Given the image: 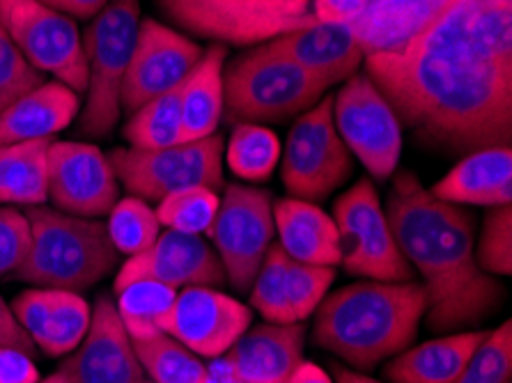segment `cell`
Here are the masks:
<instances>
[{"label":"cell","instance_id":"obj_1","mask_svg":"<svg viewBox=\"0 0 512 383\" xmlns=\"http://www.w3.org/2000/svg\"><path fill=\"white\" fill-rule=\"evenodd\" d=\"M363 72L400 127L439 152L512 143V5L451 0L402 51L375 53Z\"/></svg>","mask_w":512,"mask_h":383},{"label":"cell","instance_id":"obj_2","mask_svg":"<svg viewBox=\"0 0 512 383\" xmlns=\"http://www.w3.org/2000/svg\"><path fill=\"white\" fill-rule=\"evenodd\" d=\"M384 211L400 253L423 278L432 333L469 331L503 306V285L476 264L467 209L434 198L414 170H402L391 177Z\"/></svg>","mask_w":512,"mask_h":383},{"label":"cell","instance_id":"obj_3","mask_svg":"<svg viewBox=\"0 0 512 383\" xmlns=\"http://www.w3.org/2000/svg\"><path fill=\"white\" fill-rule=\"evenodd\" d=\"M428 312V296L416 280L345 285L315 310L313 342L359 370H372L414 345Z\"/></svg>","mask_w":512,"mask_h":383},{"label":"cell","instance_id":"obj_4","mask_svg":"<svg viewBox=\"0 0 512 383\" xmlns=\"http://www.w3.org/2000/svg\"><path fill=\"white\" fill-rule=\"evenodd\" d=\"M23 214L30 225V248L14 273L21 283L83 292L120 264V253L99 218L69 216L44 205L26 207Z\"/></svg>","mask_w":512,"mask_h":383},{"label":"cell","instance_id":"obj_5","mask_svg":"<svg viewBox=\"0 0 512 383\" xmlns=\"http://www.w3.org/2000/svg\"><path fill=\"white\" fill-rule=\"evenodd\" d=\"M327 90V83L310 76L271 42L251 46L223 69V111L235 124H276L299 117Z\"/></svg>","mask_w":512,"mask_h":383},{"label":"cell","instance_id":"obj_6","mask_svg":"<svg viewBox=\"0 0 512 383\" xmlns=\"http://www.w3.org/2000/svg\"><path fill=\"white\" fill-rule=\"evenodd\" d=\"M141 0H108L83 35L88 60V90L81 106L79 129L88 138L111 134L122 115L120 92L134 53Z\"/></svg>","mask_w":512,"mask_h":383},{"label":"cell","instance_id":"obj_7","mask_svg":"<svg viewBox=\"0 0 512 383\" xmlns=\"http://www.w3.org/2000/svg\"><path fill=\"white\" fill-rule=\"evenodd\" d=\"M186 37L223 46H255L317 23L308 0H157Z\"/></svg>","mask_w":512,"mask_h":383},{"label":"cell","instance_id":"obj_8","mask_svg":"<svg viewBox=\"0 0 512 383\" xmlns=\"http://www.w3.org/2000/svg\"><path fill=\"white\" fill-rule=\"evenodd\" d=\"M124 191L145 202H159L164 195L205 186L223 191V138L219 134L186 140L164 150L118 147L108 154Z\"/></svg>","mask_w":512,"mask_h":383},{"label":"cell","instance_id":"obj_9","mask_svg":"<svg viewBox=\"0 0 512 383\" xmlns=\"http://www.w3.org/2000/svg\"><path fill=\"white\" fill-rule=\"evenodd\" d=\"M340 239V267L349 276L384 283L414 280V269L395 244L393 230L370 177H361L333 205Z\"/></svg>","mask_w":512,"mask_h":383},{"label":"cell","instance_id":"obj_10","mask_svg":"<svg viewBox=\"0 0 512 383\" xmlns=\"http://www.w3.org/2000/svg\"><path fill=\"white\" fill-rule=\"evenodd\" d=\"M354 156L333 122V97H322L297 117L281 152V179L290 198L322 202L349 182Z\"/></svg>","mask_w":512,"mask_h":383},{"label":"cell","instance_id":"obj_11","mask_svg":"<svg viewBox=\"0 0 512 383\" xmlns=\"http://www.w3.org/2000/svg\"><path fill=\"white\" fill-rule=\"evenodd\" d=\"M0 26L37 72L53 76L76 95H85L88 60L74 19L40 0H0Z\"/></svg>","mask_w":512,"mask_h":383},{"label":"cell","instance_id":"obj_12","mask_svg":"<svg viewBox=\"0 0 512 383\" xmlns=\"http://www.w3.org/2000/svg\"><path fill=\"white\" fill-rule=\"evenodd\" d=\"M274 200L258 186L226 184L207 237L237 292H248L274 241Z\"/></svg>","mask_w":512,"mask_h":383},{"label":"cell","instance_id":"obj_13","mask_svg":"<svg viewBox=\"0 0 512 383\" xmlns=\"http://www.w3.org/2000/svg\"><path fill=\"white\" fill-rule=\"evenodd\" d=\"M333 122L347 150L372 182H389L402 154V127L389 101L366 72L347 78L333 97Z\"/></svg>","mask_w":512,"mask_h":383},{"label":"cell","instance_id":"obj_14","mask_svg":"<svg viewBox=\"0 0 512 383\" xmlns=\"http://www.w3.org/2000/svg\"><path fill=\"white\" fill-rule=\"evenodd\" d=\"M203 53V46L177 28L150 17L143 19L122 81V113L131 115L147 101L180 88Z\"/></svg>","mask_w":512,"mask_h":383},{"label":"cell","instance_id":"obj_15","mask_svg":"<svg viewBox=\"0 0 512 383\" xmlns=\"http://www.w3.org/2000/svg\"><path fill=\"white\" fill-rule=\"evenodd\" d=\"M108 154L92 143L53 140L49 147V202L69 216L102 218L120 200Z\"/></svg>","mask_w":512,"mask_h":383},{"label":"cell","instance_id":"obj_16","mask_svg":"<svg viewBox=\"0 0 512 383\" xmlns=\"http://www.w3.org/2000/svg\"><path fill=\"white\" fill-rule=\"evenodd\" d=\"M253 310L216 287L177 292L166 333L200 358H221L251 328Z\"/></svg>","mask_w":512,"mask_h":383},{"label":"cell","instance_id":"obj_17","mask_svg":"<svg viewBox=\"0 0 512 383\" xmlns=\"http://www.w3.org/2000/svg\"><path fill=\"white\" fill-rule=\"evenodd\" d=\"M134 280H154L180 292L184 287H219L226 271L216 250L198 234L161 230L154 244L141 255L127 257L115 278V292Z\"/></svg>","mask_w":512,"mask_h":383},{"label":"cell","instance_id":"obj_18","mask_svg":"<svg viewBox=\"0 0 512 383\" xmlns=\"http://www.w3.org/2000/svg\"><path fill=\"white\" fill-rule=\"evenodd\" d=\"M69 383H143L145 372L134 342L118 315L113 299L102 294L90 317V328L60 370Z\"/></svg>","mask_w":512,"mask_h":383},{"label":"cell","instance_id":"obj_19","mask_svg":"<svg viewBox=\"0 0 512 383\" xmlns=\"http://www.w3.org/2000/svg\"><path fill=\"white\" fill-rule=\"evenodd\" d=\"M306 349V324H260L216 358L226 383H285Z\"/></svg>","mask_w":512,"mask_h":383},{"label":"cell","instance_id":"obj_20","mask_svg":"<svg viewBox=\"0 0 512 383\" xmlns=\"http://www.w3.org/2000/svg\"><path fill=\"white\" fill-rule=\"evenodd\" d=\"M271 46L329 88L352 78L366 60L347 23L317 21L308 28L271 39Z\"/></svg>","mask_w":512,"mask_h":383},{"label":"cell","instance_id":"obj_21","mask_svg":"<svg viewBox=\"0 0 512 383\" xmlns=\"http://www.w3.org/2000/svg\"><path fill=\"white\" fill-rule=\"evenodd\" d=\"M434 198L460 207H503L512 202V147H485L464 154L432 186Z\"/></svg>","mask_w":512,"mask_h":383},{"label":"cell","instance_id":"obj_22","mask_svg":"<svg viewBox=\"0 0 512 383\" xmlns=\"http://www.w3.org/2000/svg\"><path fill=\"white\" fill-rule=\"evenodd\" d=\"M448 5L451 0H368L347 26L366 58L395 53L421 35Z\"/></svg>","mask_w":512,"mask_h":383},{"label":"cell","instance_id":"obj_23","mask_svg":"<svg viewBox=\"0 0 512 383\" xmlns=\"http://www.w3.org/2000/svg\"><path fill=\"white\" fill-rule=\"evenodd\" d=\"M81 95L58 81H44L0 111V145L44 140L65 131L81 113Z\"/></svg>","mask_w":512,"mask_h":383},{"label":"cell","instance_id":"obj_24","mask_svg":"<svg viewBox=\"0 0 512 383\" xmlns=\"http://www.w3.org/2000/svg\"><path fill=\"white\" fill-rule=\"evenodd\" d=\"M490 331H455L407 347L384 365L391 383H455Z\"/></svg>","mask_w":512,"mask_h":383},{"label":"cell","instance_id":"obj_25","mask_svg":"<svg viewBox=\"0 0 512 383\" xmlns=\"http://www.w3.org/2000/svg\"><path fill=\"white\" fill-rule=\"evenodd\" d=\"M278 241L287 257L317 267H340V239L333 216L315 202L283 198L274 205Z\"/></svg>","mask_w":512,"mask_h":383},{"label":"cell","instance_id":"obj_26","mask_svg":"<svg viewBox=\"0 0 512 383\" xmlns=\"http://www.w3.org/2000/svg\"><path fill=\"white\" fill-rule=\"evenodd\" d=\"M228 46L214 44L182 83V143L214 136L223 117V69Z\"/></svg>","mask_w":512,"mask_h":383},{"label":"cell","instance_id":"obj_27","mask_svg":"<svg viewBox=\"0 0 512 383\" xmlns=\"http://www.w3.org/2000/svg\"><path fill=\"white\" fill-rule=\"evenodd\" d=\"M56 138L0 145V205L40 207L49 202V147Z\"/></svg>","mask_w":512,"mask_h":383},{"label":"cell","instance_id":"obj_28","mask_svg":"<svg viewBox=\"0 0 512 383\" xmlns=\"http://www.w3.org/2000/svg\"><path fill=\"white\" fill-rule=\"evenodd\" d=\"M115 294H118L115 308H118V315L131 340H145L166 333L177 289L154 283V280H134Z\"/></svg>","mask_w":512,"mask_h":383},{"label":"cell","instance_id":"obj_29","mask_svg":"<svg viewBox=\"0 0 512 383\" xmlns=\"http://www.w3.org/2000/svg\"><path fill=\"white\" fill-rule=\"evenodd\" d=\"M131 342L152 383H216L214 372L203 363V358L168 333Z\"/></svg>","mask_w":512,"mask_h":383},{"label":"cell","instance_id":"obj_30","mask_svg":"<svg viewBox=\"0 0 512 383\" xmlns=\"http://www.w3.org/2000/svg\"><path fill=\"white\" fill-rule=\"evenodd\" d=\"M182 85L127 115L122 136L136 150H164L182 143Z\"/></svg>","mask_w":512,"mask_h":383},{"label":"cell","instance_id":"obj_31","mask_svg":"<svg viewBox=\"0 0 512 383\" xmlns=\"http://www.w3.org/2000/svg\"><path fill=\"white\" fill-rule=\"evenodd\" d=\"M226 161L232 175L246 182H265L281 161V140L265 124L237 122L228 138Z\"/></svg>","mask_w":512,"mask_h":383},{"label":"cell","instance_id":"obj_32","mask_svg":"<svg viewBox=\"0 0 512 383\" xmlns=\"http://www.w3.org/2000/svg\"><path fill=\"white\" fill-rule=\"evenodd\" d=\"M90 317L92 310L79 292L53 289L49 315H46L42 331L37 333L35 347L53 358L72 354L88 333Z\"/></svg>","mask_w":512,"mask_h":383},{"label":"cell","instance_id":"obj_33","mask_svg":"<svg viewBox=\"0 0 512 383\" xmlns=\"http://www.w3.org/2000/svg\"><path fill=\"white\" fill-rule=\"evenodd\" d=\"M106 232L120 255L134 257L157 241L161 223L150 202L127 195V198L115 202L111 214H108Z\"/></svg>","mask_w":512,"mask_h":383},{"label":"cell","instance_id":"obj_34","mask_svg":"<svg viewBox=\"0 0 512 383\" xmlns=\"http://www.w3.org/2000/svg\"><path fill=\"white\" fill-rule=\"evenodd\" d=\"M219 205V191L205 189V186H191V189L164 195L154 211H157L161 228L182 234H198L200 237V234H207V230L212 228Z\"/></svg>","mask_w":512,"mask_h":383},{"label":"cell","instance_id":"obj_35","mask_svg":"<svg viewBox=\"0 0 512 383\" xmlns=\"http://www.w3.org/2000/svg\"><path fill=\"white\" fill-rule=\"evenodd\" d=\"M287 262H290V257L285 250L278 244H271L258 276L248 289L251 292V310L258 312L267 324H297L292 319L285 296Z\"/></svg>","mask_w":512,"mask_h":383},{"label":"cell","instance_id":"obj_36","mask_svg":"<svg viewBox=\"0 0 512 383\" xmlns=\"http://www.w3.org/2000/svg\"><path fill=\"white\" fill-rule=\"evenodd\" d=\"M336 280V267H317L292 260L285 271V296L294 322H306L329 294Z\"/></svg>","mask_w":512,"mask_h":383},{"label":"cell","instance_id":"obj_37","mask_svg":"<svg viewBox=\"0 0 512 383\" xmlns=\"http://www.w3.org/2000/svg\"><path fill=\"white\" fill-rule=\"evenodd\" d=\"M476 264L487 276L512 273V209L510 205L492 207L483 218L478 244L473 246Z\"/></svg>","mask_w":512,"mask_h":383},{"label":"cell","instance_id":"obj_38","mask_svg":"<svg viewBox=\"0 0 512 383\" xmlns=\"http://www.w3.org/2000/svg\"><path fill=\"white\" fill-rule=\"evenodd\" d=\"M512 377V324L503 322L487 333L483 345L464 367L455 383H510Z\"/></svg>","mask_w":512,"mask_h":383},{"label":"cell","instance_id":"obj_39","mask_svg":"<svg viewBox=\"0 0 512 383\" xmlns=\"http://www.w3.org/2000/svg\"><path fill=\"white\" fill-rule=\"evenodd\" d=\"M44 81V74L23 58L7 30L0 26V111Z\"/></svg>","mask_w":512,"mask_h":383},{"label":"cell","instance_id":"obj_40","mask_svg":"<svg viewBox=\"0 0 512 383\" xmlns=\"http://www.w3.org/2000/svg\"><path fill=\"white\" fill-rule=\"evenodd\" d=\"M30 225L19 207H0V278L14 276L26 262Z\"/></svg>","mask_w":512,"mask_h":383},{"label":"cell","instance_id":"obj_41","mask_svg":"<svg viewBox=\"0 0 512 383\" xmlns=\"http://www.w3.org/2000/svg\"><path fill=\"white\" fill-rule=\"evenodd\" d=\"M51 296H53V289L33 287V289H26V292H21L10 306L14 319H17L19 326L30 335V340L33 342L37 338V333L42 331L46 315H49Z\"/></svg>","mask_w":512,"mask_h":383},{"label":"cell","instance_id":"obj_42","mask_svg":"<svg viewBox=\"0 0 512 383\" xmlns=\"http://www.w3.org/2000/svg\"><path fill=\"white\" fill-rule=\"evenodd\" d=\"M40 370L33 356L14 347H0V383H37Z\"/></svg>","mask_w":512,"mask_h":383},{"label":"cell","instance_id":"obj_43","mask_svg":"<svg viewBox=\"0 0 512 383\" xmlns=\"http://www.w3.org/2000/svg\"><path fill=\"white\" fill-rule=\"evenodd\" d=\"M368 0H310V12L320 23H352Z\"/></svg>","mask_w":512,"mask_h":383},{"label":"cell","instance_id":"obj_44","mask_svg":"<svg viewBox=\"0 0 512 383\" xmlns=\"http://www.w3.org/2000/svg\"><path fill=\"white\" fill-rule=\"evenodd\" d=\"M0 347H14L26 351V354L35 356V342L30 340V335L23 331L17 319L12 315V308L7 306L0 296Z\"/></svg>","mask_w":512,"mask_h":383},{"label":"cell","instance_id":"obj_45","mask_svg":"<svg viewBox=\"0 0 512 383\" xmlns=\"http://www.w3.org/2000/svg\"><path fill=\"white\" fill-rule=\"evenodd\" d=\"M40 3L69 19H95L108 0H40Z\"/></svg>","mask_w":512,"mask_h":383},{"label":"cell","instance_id":"obj_46","mask_svg":"<svg viewBox=\"0 0 512 383\" xmlns=\"http://www.w3.org/2000/svg\"><path fill=\"white\" fill-rule=\"evenodd\" d=\"M285 383H333V381L320 365L301 361L297 367H294V372L287 377Z\"/></svg>","mask_w":512,"mask_h":383},{"label":"cell","instance_id":"obj_47","mask_svg":"<svg viewBox=\"0 0 512 383\" xmlns=\"http://www.w3.org/2000/svg\"><path fill=\"white\" fill-rule=\"evenodd\" d=\"M333 377H336V383H384L375 377H368V374L347 370L343 365L333 367Z\"/></svg>","mask_w":512,"mask_h":383},{"label":"cell","instance_id":"obj_48","mask_svg":"<svg viewBox=\"0 0 512 383\" xmlns=\"http://www.w3.org/2000/svg\"><path fill=\"white\" fill-rule=\"evenodd\" d=\"M37 383H69L67 379H65V374L62 372H53L51 377H46V379H40Z\"/></svg>","mask_w":512,"mask_h":383},{"label":"cell","instance_id":"obj_49","mask_svg":"<svg viewBox=\"0 0 512 383\" xmlns=\"http://www.w3.org/2000/svg\"><path fill=\"white\" fill-rule=\"evenodd\" d=\"M501 3H506V5H512V0H501Z\"/></svg>","mask_w":512,"mask_h":383},{"label":"cell","instance_id":"obj_50","mask_svg":"<svg viewBox=\"0 0 512 383\" xmlns=\"http://www.w3.org/2000/svg\"><path fill=\"white\" fill-rule=\"evenodd\" d=\"M292 3H297V0H292ZM308 3H310V0H308Z\"/></svg>","mask_w":512,"mask_h":383},{"label":"cell","instance_id":"obj_51","mask_svg":"<svg viewBox=\"0 0 512 383\" xmlns=\"http://www.w3.org/2000/svg\"><path fill=\"white\" fill-rule=\"evenodd\" d=\"M143 383H145V381H143Z\"/></svg>","mask_w":512,"mask_h":383}]
</instances>
